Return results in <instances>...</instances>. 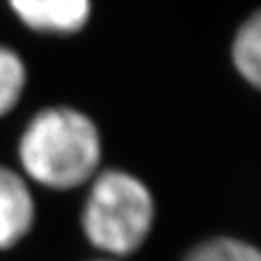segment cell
I'll return each mask as SVG.
<instances>
[{
	"mask_svg": "<svg viewBox=\"0 0 261 261\" xmlns=\"http://www.w3.org/2000/svg\"><path fill=\"white\" fill-rule=\"evenodd\" d=\"M232 62L236 71L252 87L261 80V16L254 13L238 29L232 44Z\"/></svg>",
	"mask_w": 261,
	"mask_h": 261,
	"instance_id": "5",
	"label": "cell"
},
{
	"mask_svg": "<svg viewBox=\"0 0 261 261\" xmlns=\"http://www.w3.org/2000/svg\"><path fill=\"white\" fill-rule=\"evenodd\" d=\"M98 261H114V259H98Z\"/></svg>",
	"mask_w": 261,
	"mask_h": 261,
	"instance_id": "8",
	"label": "cell"
},
{
	"mask_svg": "<svg viewBox=\"0 0 261 261\" xmlns=\"http://www.w3.org/2000/svg\"><path fill=\"white\" fill-rule=\"evenodd\" d=\"M18 20L49 35H73L87 24L91 0H8Z\"/></svg>",
	"mask_w": 261,
	"mask_h": 261,
	"instance_id": "3",
	"label": "cell"
},
{
	"mask_svg": "<svg viewBox=\"0 0 261 261\" xmlns=\"http://www.w3.org/2000/svg\"><path fill=\"white\" fill-rule=\"evenodd\" d=\"M18 158L33 181L67 191L94 178L102 140L87 114L73 107H49L35 114L24 129Z\"/></svg>",
	"mask_w": 261,
	"mask_h": 261,
	"instance_id": "1",
	"label": "cell"
},
{
	"mask_svg": "<svg viewBox=\"0 0 261 261\" xmlns=\"http://www.w3.org/2000/svg\"><path fill=\"white\" fill-rule=\"evenodd\" d=\"M25 65L13 49L0 45V116L18 103L25 87Z\"/></svg>",
	"mask_w": 261,
	"mask_h": 261,
	"instance_id": "6",
	"label": "cell"
},
{
	"mask_svg": "<svg viewBox=\"0 0 261 261\" xmlns=\"http://www.w3.org/2000/svg\"><path fill=\"white\" fill-rule=\"evenodd\" d=\"M35 200L25 179L0 165V250L15 247L31 230Z\"/></svg>",
	"mask_w": 261,
	"mask_h": 261,
	"instance_id": "4",
	"label": "cell"
},
{
	"mask_svg": "<svg viewBox=\"0 0 261 261\" xmlns=\"http://www.w3.org/2000/svg\"><path fill=\"white\" fill-rule=\"evenodd\" d=\"M185 261H261L254 245L236 238H214L198 245Z\"/></svg>",
	"mask_w": 261,
	"mask_h": 261,
	"instance_id": "7",
	"label": "cell"
},
{
	"mask_svg": "<svg viewBox=\"0 0 261 261\" xmlns=\"http://www.w3.org/2000/svg\"><path fill=\"white\" fill-rule=\"evenodd\" d=\"M154 221V200L147 185L125 171L94 174L87 194L82 227L98 250L129 256L145 243Z\"/></svg>",
	"mask_w": 261,
	"mask_h": 261,
	"instance_id": "2",
	"label": "cell"
}]
</instances>
